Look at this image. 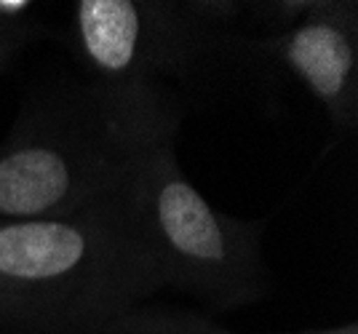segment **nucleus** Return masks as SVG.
Wrapping results in <instances>:
<instances>
[{
    "label": "nucleus",
    "instance_id": "nucleus-1",
    "mask_svg": "<svg viewBox=\"0 0 358 334\" xmlns=\"http://www.w3.org/2000/svg\"><path fill=\"white\" fill-rule=\"evenodd\" d=\"M126 190L70 217L0 219V329L96 334L164 291Z\"/></svg>",
    "mask_w": 358,
    "mask_h": 334
},
{
    "label": "nucleus",
    "instance_id": "nucleus-2",
    "mask_svg": "<svg viewBox=\"0 0 358 334\" xmlns=\"http://www.w3.org/2000/svg\"><path fill=\"white\" fill-rule=\"evenodd\" d=\"M174 139L89 78L30 94L0 145V219L70 217L113 201L136 158Z\"/></svg>",
    "mask_w": 358,
    "mask_h": 334
},
{
    "label": "nucleus",
    "instance_id": "nucleus-3",
    "mask_svg": "<svg viewBox=\"0 0 358 334\" xmlns=\"http://www.w3.org/2000/svg\"><path fill=\"white\" fill-rule=\"evenodd\" d=\"M241 3L80 0L73 46L91 83L142 118L177 134L195 94L254 43L233 32Z\"/></svg>",
    "mask_w": 358,
    "mask_h": 334
},
{
    "label": "nucleus",
    "instance_id": "nucleus-4",
    "mask_svg": "<svg viewBox=\"0 0 358 334\" xmlns=\"http://www.w3.org/2000/svg\"><path fill=\"white\" fill-rule=\"evenodd\" d=\"M166 289L211 310H238L268 294L262 222L217 212L182 174L174 142L136 158L126 182Z\"/></svg>",
    "mask_w": 358,
    "mask_h": 334
},
{
    "label": "nucleus",
    "instance_id": "nucleus-5",
    "mask_svg": "<svg viewBox=\"0 0 358 334\" xmlns=\"http://www.w3.org/2000/svg\"><path fill=\"white\" fill-rule=\"evenodd\" d=\"M262 59L281 61L348 134L358 121V3L313 0L281 30L257 41Z\"/></svg>",
    "mask_w": 358,
    "mask_h": 334
},
{
    "label": "nucleus",
    "instance_id": "nucleus-6",
    "mask_svg": "<svg viewBox=\"0 0 358 334\" xmlns=\"http://www.w3.org/2000/svg\"><path fill=\"white\" fill-rule=\"evenodd\" d=\"M96 334H233L193 310H174L166 305H139L110 321Z\"/></svg>",
    "mask_w": 358,
    "mask_h": 334
},
{
    "label": "nucleus",
    "instance_id": "nucleus-7",
    "mask_svg": "<svg viewBox=\"0 0 358 334\" xmlns=\"http://www.w3.org/2000/svg\"><path fill=\"white\" fill-rule=\"evenodd\" d=\"M32 24H24V22H16L11 16L0 19V67L11 59V54L19 51L27 41L32 38Z\"/></svg>",
    "mask_w": 358,
    "mask_h": 334
},
{
    "label": "nucleus",
    "instance_id": "nucleus-8",
    "mask_svg": "<svg viewBox=\"0 0 358 334\" xmlns=\"http://www.w3.org/2000/svg\"><path fill=\"white\" fill-rule=\"evenodd\" d=\"M22 11H24V3H22V6H19V3H6V6L0 3V19H3V16L22 14Z\"/></svg>",
    "mask_w": 358,
    "mask_h": 334
}]
</instances>
